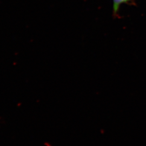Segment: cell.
Here are the masks:
<instances>
[{"mask_svg":"<svg viewBox=\"0 0 146 146\" xmlns=\"http://www.w3.org/2000/svg\"><path fill=\"white\" fill-rule=\"evenodd\" d=\"M113 16L114 18L119 17V10L120 6L122 4L135 6V2L134 0H113Z\"/></svg>","mask_w":146,"mask_h":146,"instance_id":"cell-1","label":"cell"}]
</instances>
